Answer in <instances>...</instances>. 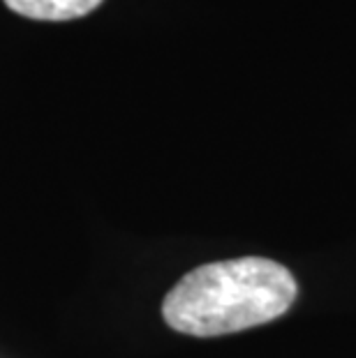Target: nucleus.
Listing matches in <instances>:
<instances>
[{"label": "nucleus", "mask_w": 356, "mask_h": 358, "mask_svg": "<svg viewBox=\"0 0 356 358\" xmlns=\"http://www.w3.org/2000/svg\"><path fill=\"white\" fill-rule=\"evenodd\" d=\"M12 12L35 21H74L90 14L102 0H5Z\"/></svg>", "instance_id": "2"}, {"label": "nucleus", "mask_w": 356, "mask_h": 358, "mask_svg": "<svg viewBox=\"0 0 356 358\" xmlns=\"http://www.w3.org/2000/svg\"><path fill=\"white\" fill-rule=\"evenodd\" d=\"M297 299V280L283 264L241 257L197 266L166 294L162 317L194 338L238 333L273 322Z\"/></svg>", "instance_id": "1"}]
</instances>
